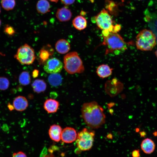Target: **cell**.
<instances>
[{
  "instance_id": "f546056e",
  "label": "cell",
  "mask_w": 157,
  "mask_h": 157,
  "mask_svg": "<svg viewBox=\"0 0 157 157\" xmlns=\"http://www.w3.org/2000/svg\"><path fill=\"white\" fill-rule=\"evenodd\" d=\"M39 74V71L38 70L35 69L34 70L32 73V76L33 78H36L37 77Z\"/></svg>"
},
{
  "instance_id": "d4e9b609",
  "label": "cell",
  "mask_w": 157,
  "mask_h": 157,
  "mask_svg": "<svg viewBox=\"0 0 157 157\" xmlns=\"http://www.w3.org/2000/svg\"><path fill=\"white\" fill-rule=\"evenodd\" d=\"M4 31L6 34L10 36L13 35L15 31L13 27L8 25H6L4 27Z\"/></svg>"
},
{
  "instance_id": "7402d4cb",
  "label": "cell",
  "mask_w": 157,
  "mask_h": 157,
  "mask_svg": "<svg viewBox=\"0 0 157 157\" xmlns=\"http://www.w3.org/2000/svg\"><path fill=\"white\" fill-rule=\"evenodd\" d=\"M52 49L50 50L43 48L40 51L39 56L41 61L44 62L48 60L50 56L53 53Z\"/></svg>"
},
{
  "instance_id": "7c38bea8",
  "label": "cell",
  "mask_w": 157,
  "mask_h": 157,
  "mask_svg": "<svg viewBox=\"0 0 157 157\" xmlns=\"http://www.w3.org/2000/svg\"><path fill=\"white\" fill-rule=\"evenodd\" d=\"M62 131L61 127L58 125L54 124L51 126L49 130L50 138L55 142H59L61 139Z\"/></svg>"
},
{
  "instance_id": "83f0119b",
  "label": "cell",
  "mask_w": 157,
  "mask_h": 157,
  "mask_svg": "<svg viewBox=\"0 0 157 157\" xmlns=\"http://www.w3.org/2000/svg\"><path fill=\"white\" fill-rule=\"evenodd\" d=\"M75 0H60L61 2L66 5H70L73 4Z\"/></svg>"
},
{
  "instance_id": "2e32d148",
  "label": "cell",
  "mask_w": 157,
  "mask_h": 157,
  "mask_svg": "<svg viewBox=\"0 0 157 157\" xmlns=\"http://www.w3.org/2000/svg\"><path fill=\"white\" fill-rule=\"evenodd\" d=\"M113 69L108 65L102 64L99 66L97 69L96 72L100 78H104L110 76L112 73Z\"/></svg>"
},
{
  "instance_id": "30bf717a",
  "label": "cell",
  "mask_w": 157,
  "mask_h": 157,
  "mask_svg": "<svg viewBox=\"0 0 157 157\" xmlns=\"http://www.w3.org/2000/svg\"><path fill=\"white\" fill-rule=\"evenodd\" d=\"M13 105L16 110L22 111L26 109L28 106V102L25 97L19 96L14 99Z\"/></svg>"
},
{
  "instance_id": "d590c367",
  "label": "cell",
  "mask_w": 157,
  "mask_h": 157,
  "mask_svg": "<svg viewBox=\"0 0 157 157\" xmlns=\"http://www.w3.org/2000/svg\"></svg>"
},
{
  "instance_id": "4316f807",
  "label": "cell",
  "mask_w": 157,
  "mask_h": 157,
  "mask_svg": "<svg viewBox=\"0 0 157 157\" xmlns=\"http://www.w3.org/2000/svg\"><path fill=\"white\" fill-rule=\"evenodd\" d=\"M121 29V26L119 24H116L114 26H113L112 31L111 32L117 33Z\"/></svg>"
},
{
  "instance_id": "4dcf8cb0",
  "label": "cell",
  "mask_w": 157,
  "mask_h": 157,
  "mask_svg": "<svg viewBox=\"0 0 157 157\" xmlns=\"http://www.w3.org/2000/svg\"><path fill=\"white\" fill-rule=\"evenodd\" d=\"M8 108L10 110H13V109L14 108L13 105L12 106V105H11L10 104H8Z\"/></svg>"
},
{
  "instance_id": "277c9868",
  "label": "cell",
  "mask_w": 157,
  "mask_h": 157,
  "mask_svg": "<svg viewBox=\"0 0 157 157\" xmlns=\"http://www.w3.org/2000/svg\"><path fill=\"white\" fill-rule=\"evenodd\" d=\"M64 68L70 74L81 73L85 69L82 61L78 53L72 52L64 57Z\"/></svg>"
},
{
  "instance_id": "52a82bcc",
  "label": "cell",
  "mask_w": 157,
  "mask_h": 157,
  "mask_svg": "<svg viewBox=\"0 0 157 157\" xmlns=\"http://www.w3.org/2000/svg\"><path fill=\"white\" fill-rule=\"evenodd\" d=\"M95 21L98 27L102 30H109L113 25L111 16L103 9L95 17Z\"/></svg>"
},
{
  "instance_id": "3957f363",
  "label": "cell",
  "mask_w": 157,
  "mask_h": 157,
  "mask_svg": "<svg viewBox=\"0 0 157 157\" xmlns=\"http://www.w3.org/2000/svg\"><path fill=\"white\" fill-rule=\"evenodd\" d=\"M137 49L142 51H151L156 44V38L151 30L146 29L141 31L136 37Z\"/></svg>"
},
{
  "instance_id": "9c48e42d",
  "label": "cell",
  "mask_w": 157,
  "mask_h": 157,
  "mask_svg": "<svg viewBox=\"0 0 157 157\" xmlns=\"http://www.w3.org/2000/svg\"><path fill=\"white\" fill-rule=\"evenodd\" d=\"M77 136V134L75 129L68 127L65 128L62 131L61 139L65 143H70L76 140Z\"/></svg>"
},
{
  "instance_id": "ac0fdd59",
  "label": "cell",
  "mask_w": 157,
  "mask_h": 157,
  "mask_svg": "<svg viewBox=\"0 0 157 157\" xmlns=\"http://www.w3.org/2000/svg\"><path fill=\"white\" fill-rule=\"evenodd\" d=\"M33 91L37 93L44 92L47 88V84L42 79H37L35 80L31 85Z\"/></svg>"
},
{
  "instance_id": "ba28073f",
  "label": "cell",
  "mask_w": 157,
  "mask_h": 157,
  "mask_svg": "<svg viewBox=\"0 0 157 157\" xmlns=\"http://www.w3.org/2000/svg\"><path fill=\"white\" fill-rule=\"evenodd\" d=\"M63 67L62 62L58 59L53 58L46 61L44 66V69L46 72L52 74L60 72Z\"/></svg>"
},
{
  "instance_id": "cb8c5ba5",
  "label": "cell",
  "mask_w": 157,
  "mask_h": 157,
  "mask_svg": "<svg viewBox=\"0 0 157 157\" xmlns=\"http://www.w3.org/2000/svg\"><path fill=\"white\" fill-rule=\"evenodd\" d=\"M10 82L7 78L4 77H0V90H5L9 87Z\"/></svg>"
},
{
  "instance_id": "e0dca14e",
  "label": "cell",
  "mask_w": 157,
  "mask_h": 157,
  "mask_svg": "<svg viewBox=\"0 0 157 157\" xmlns=\"http://www.w3.org/2000/svg\"><path fill=\"white\" fill-rule=\"evenodd\" d=\"M72 23L73 26L79 31L84 29L87 26V20L82 15H78L76 17L73 19Z\"/></svg>"
},
{
  "instance_id": "7a4b0ae2",
  "label": "cell",
  "mask_w": 157,
  "mask_h": 157,
  "mask_svg": "<svg viewBox=\"0 0 157 157\" xmlns=\"http://www.w3.org/2000/svg\"><path fill=\"white\" fill-rule=\"evenodd\" d=\"M103 38L104 41L102 44L106 47V55L109 53L118 55L127 49V43L117 33L110 32L107 36Z\"/></svg>"
},
{
  "instance_id": "8fae6325",
  "label": "cell",
  "mask_w": 157,
  "mask_h": 157,
  "mask_svg": "<svg viewBox=\"0 0 157 157\" xmlns=\"http://www.w3.org/2000/svg\"><path fill=\"white\" fill-rule=\"evenodd\" d=\"M56 17L60 21L66 22L69 20L72 16V13L70 10L64 7L58 9Z\"/></svg>"
},
{
  "instance_id": "8992f818",
  "label": "cell",
  "mask_w": 157,
  "mask_h": 157,
  "mask_svg": "<svg viewBox=\"0 0 157 157\" xmlns=\"http://www.w3.org/2000/svg\"><path fill=\"white\" fill-rule=\"evenodd\" d=\"M14 57L20 63L28 65L32 64L35 59L33 49L26 44L18 49Z\"/></svg>"
},
{
  "instance_id": "4fadbf2b",
  "label": "cell",
  "mask_w": 157,
  "mask_h": 157,
  "mask_svg": "<svg viewBox=\"0 0 157 157\" xmlns=\"http://www.w3.org/2000/svg\"><path fill=\"white\" fill-rule=\"evenodd\" d=\"M60 104L57 101L53 99H47L44 104V108L48 113L56 112L58 109Z\"/></svg>"
},
{
  "instance_id": "6da1fadb",
  "label": "cell",
  "mask_w": 157,
  "mask_h": 157,
  "mask_svg": "<svg viewBox=\"0 0 157 157\" xmlns=\"http://www.w3.org/2000/svg\"><path fill=\"white\" fill-rule=\"evenodd\" d=\"M81 112L85 123L91 128H99L105 122L106 116L104 109L95 101L84 103Z\"/></svg>"
},
{
  "instance_id": "8d00e7d4",
  "label": "cell",
  "mask_w": 157,
  "mask_h": 157,
  "mask_svg": "<svg viewBox=\"0 0 157 157\" xmlns=\"http://www.w3.org/2000/svg\"></svg>"
},
{
  "instance_id": "f1b7e54d",
  "label": "cell",
  "mask_w": 157,
  "mask_h": 157,
  "mask_svg": "<svg viewBox=\"0 0 157 157\" xmlns=\"http://www.w3.org/2000/svg\"><path fill=\"white\" fill-rule=\"evenodd\" d=\"M132 156L133 157H139L140 154L138 151L135 150L133 151L132 153Z\"/></svg>"
},
{
  "instance_id": "44dd1931",
  "label": "cell",
  "mask_w": 157,
  "mask_h": 157,
  "mask_svg": "<svg viewBox=\"0 0 157 157\" xmlns=\"http://www.w3.org/2000/svg\"><path fill=\"white\" fill-rule=\"evenodd\" d=\"M19 83L23 85H26L31 82V79L29 73L26 71L22 72L19 77Z\"/></svg>"
},
{
  "instance_id": "5b68a950",
  "label": "cell",
  "mask_w": 157,
  "mask_h": 157,
  "mask_svg": "<svg viewBox=\"0 0 157 157\" xmlns=\"http://www.w3.org/2000/svg\"><path fill=\"white\" fill-rule=\"evenodd\" d=\"M94 136V131L86 128L83 129L77 134L76 140L78 149L81 151L90 149L93 145Z\"/></svg>"
},
{
  "instance_id": "1f68e13d",
  "label": "cell",
  "mask_w": 157,
  "mask_h": 157,
  "mask_svg": "<svg viewBox=\"0 0 157 157\" xmlns=\"http://www.w3.org/2000/svg\"><path fill=\"white\" fill-rule=\"evenodd\" d=\"M51 1L54 2L56 3H57L58 1V0H49Z\"/></svg>"
},
{
  "instance_id": "e575fe53",
  "label": "cell",
  "mask_w": 157,
  "mask_h": 157,
  "mask_svg": "<svg viewBox=\"0 0 157 157\" xmlns=\"http://www.w3.org/2000/svg\"><path fill=\"white\" fill-rule=\"evenodd\" d=\"M1 13V8H0V13Z\"/></svg>"
},
{
  "instance_id": "484cf974",
  "label": "cell",
  "mask_w": 157,
  "mask_h": 157,
  "mask_svg": "<svg viewBox=\"0 0 157 157\" xmlns=\"http://www.w3.org/2000/svg\"><path fill=\"white\" fill-rule=\"evenodd\" d=\"M11 157H27L23 152L19 151L13 153Z\"/></svg>"
},
{
  "instance_id": "9a60e30c",
  "label": "cell",
  "mask_w": 157,
  "mask_h": 157,
  "mask_svg": "<svg viewBox=\"0 0 157 157\" xmlns=\"http://www.w3.org/2000/svg\"><path fill=\"white\" fill-rule=\"evenodd\" d=\"M155 145L154 141L151 139L147 138L142 141L141 144V148L145 153L150 154L154 151Z\"/></svg>"
},
{
  "instance_id": "ffe728a7",
  "label": "cell",
  "mask_w": 157,
  "mask_h": 157,
  "mask_svg": "<svg viewBox=\"0 0 157 157\" xmlns=\"http://www.w3.org/2000/svg\"><path fill=\"white\" fill-rule=\"evenodd\" d=\"M48 80L51 85L53 87H57L61 84L62 78L58 73L52 74L49 76Z\"/></svg>"
},
{
  "instance_id": "603a6c76",
  "label": "cell",
  "mask_w": 157,
  "mask_h": 157,
  "mask_svg": "<svg viewBox=\"0 0 157 157\" xmlns=\"http://www.w3.org/2000/svg\"><path fill=\"white\" fill-rule=\"evenodd\" d=\"M16 4L15 0H2L1 5L5 10L8 11L13 9Z\"/></svg>"
},
{
  "instance_id": "d6986e66",
  "label": "cell",
  "mask_w": 157,
  "mask_h": 157,
  "mask_svg": "<svg viewBox=\"0 0 157 157\" xmlns=\"http://www.w3.org/2000/svg\"><path fill=\"white\" fill-rule=\"evenodd\" d=\"M36 8L38 13L44 14L50 11V4L47 0H39L37 3Z\"/></svg>"
},
{
  "instance_id": "836d02e7",
  "label": "cell",
  "mask_w": 157,
  "mask_h": 157,
  "mask_svg": "<svg viewBox=\"0 0 157 157\" xmlns=\"http://www.w3.org/2000/svg\"><path fill=\"white\" fill-rule=\"evenodd\" d=\"M1 20L0 19V26L1 25Z\"/></svg>"
},
{
  "instance_id": "d6a6232c",
  "label": "cell",
  "mask_w": 157,
  "mask_h": 157,
  "mask_svg": "<svg viewBox=\"0 0 157 157\" xmlns=\"http://www.w3.org/2000/svg\"><path fill=\"white\" fill-rule=\"evenodd\" d=\"M155 55H156V56L157 57V49L156 51V52H155Z\"/></svg>"
},
{
  "instance_id": "5bb4252c",
  "label": "cell",
  "mask_w": 157,
  "mask_h": 157,
  "mask_svg": "<svg viewBox=\"0 0 157 157\" xmlns=\"http://www.w3.org/2000/svg\"><path fill=\"white\" fill-rule=\"evenodd\" d=\"M55 48L58 53L61 54H65L70 50V44L67 40L61 39L58 40L56 42Z\"/></svg>"
}]
</instances>
